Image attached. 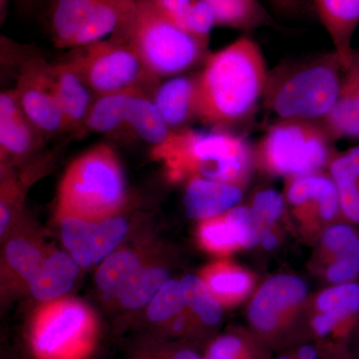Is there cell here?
<instances>
[{"label":"cell","mask_w":359,"mask_h":359,"mask_svg":"<svg viewBox=\"0 0 359 359\" xmlns=\"http://www.w3.org/2000/svg\"><path fill=\"white\" fill-rule=\"evenodd\" d=\"M212 6L217 23L252 29L269 25V16L259 0H205Z\"/></svg>","instance_id":"603a6c76"},{"label":"cell","mask_w":359,"mask_h":359,"mask_svg":"<svg viewBox=\"0 0 359 359\" xmlns=\"http://www.w3.org/2000/svg\"><path fill=\"white\" fill-rule=\"evenodd\" d=\"M276 7L287 13H295L301 8L304 0H271Z\"/></svg>","instance_id":"ee69618b"},{"label":"cell","mask_w":359,"mask_h":359,"mask_svg":"<svg viewBox=\"0 0 359 359\" xmlns=\"http://www.w3.org/2000/svg\"><path fill=\"white\" fill-rule=\"evenodd\" d=\"M129 359H169V346L157 337H148L132 349Z\"/></svg>","instance_id":"ab89813d"},{"label":"cell","mask_w":359,"mask_h":359,"mask_svg":"<svg viewBox=\"0 0 359 359\" xmlns=\"http://www.w3.org/2000/svg\"><path fill=\"white\" fill-rule=\"evenodd\" d=\"M128 230V222L122 217L112 216L100 221H91L90 236L93 264L102 263L114 252Z\"/></svg>","instance_id":"484cf974"},{"label":"cell","mask_w":359,"mask_h":359,"mask_svg":"<svg viewBox=\"0 0 359 359\" xmlns=\"http://www.w3.org/2000/svg\"><path fill=\"white\" fill-rule=\"evenodd\" d=\"M344 71L334 51L287 65L269 76L264 96L280 121L323 123L337 103Z\"/></svg>","instance_id":"7a4b0ae2"},{"label":"cell","mask_w":359,"mask_h":359,"mask_svg":"<svg viewBox=\"0 0 359 359\" xmlns=\"http://www.w3.org/2000/svg\"><path fill=\"white\" fill-rule=\"evenodd\" d=\"M306 287L299 278L278 276L264 283L250 304L252 325L264 332L273 330L283 311L304 299Z\"/></svg>","instance_id":"30bf717a"},{"label":"cell","mask_w":359,"mask_h":359,"mask_svg":"<svg viewBox=\"0 0 359 359\" xmlns=\"http://www.w3.org/2000/svg\"><path fill=\"white\" fill-rule=\"evenodd\" d=\"M216 23L212 6L205 0H195L187 11L180 28L204 41Z\"/></svg>","instance_id":"d6a6232c"},{"label":"cell","mask_w":359,"mask_h":359,"mask_svg":"<svg viewBox=\"0 0 359 359\" xmlns=\"http://www.w3.org/2000/svg\"><path fill=\"white\" fill-rule=\"evenodd\" d=\"M126 196L124 174L112 148L98 145L73 161L59 187L61 216L109 218Z\"/></svg>","instance_id":"277c9868"},{"label":"cell","mask_w":359,"mask_h":359,"mask_svg":"<svg viewBox=\"0 0 359 359\" xmlns=\"http://www.w3.org/2000/svg\"><path fill=\"white\" fill-rule=\"evenodd\" d=\"M299 355V359H316V351L313 347L306 346L302 347Z\"/></svg>","instance_id":"7dc6e473"},{"label":"cell","mask_w":359,"mask_h":359,"mask_svg":"<svg viewBox=\"0 0 359 359\" xmlns=\"http://www.w3.org/2000/svg\"><path fill=\"white\" fill-rule=\"evenodd\" d=\"M15 92L21 109L40 134L52 136L67 131L49 63L39 58L26 61L21 67Z\"/></svg>","instance_id":"ba28073f"},{"label":"cell","mask_w":359,"mask_h":359,"mask_svg":"<svg viewBox=\"0 0 359 359\" xmlns=\"http://www.w3.org/2000/svg\"><path fill=\"white\" fill-rule=\"evenodd\" d=\"M11 219V208L7 205L6 202L1 201V204H0V236L1 237H4V233H6Z\"/></svg>","instance_id":"f6af8a7d"},{"label":"cell","mask_w":359,"mask_h":359,"mask_svg":"<svg viewBox=\"0 0 359 359\" xmlns=\"http://www.w3.org/2000/svg\"><path fill=\"white\" fill-rule=\"evenodd\" d=\"M340 320L334 314L330 313H323L320 316H316L313 320V327L318 334L323 335L330 332L334 325Z\"/></svg>","instance_id":"7bdbcfd3"},{"label":"cell","mask_w":359,"mask_h":359,"mask_svg":"<svg viewBox=\"0 0 359 359\" xmlns=\"http://www.w3.org/2000/svg\"><path fill=\"white\" fill-rule=\"evenodd\" d=\"M283 208L282 196L276 191L266 190L257 194L250 212L259 226H268L282 215Z\"/></svg>","instance_id":"e575fe53"},{"label":"cell","mask_w":359,"mask_h":359,"mask_svg":"<svg viewBox=\"0 0 359 359\" xmlns=\"http://www.w3.org/2000/svg\"><path fill=\"white\" fill-rule=\"evenodd\" d=\"M201 238L204 244L212 250H228L237 245L245 247L244 233L228 217L204 224L201 230Z\"/></svg>","instance_id":"4dcf8cb0"},{"label":"cell","mask_w":359,"mask_h":359,"mask_svg":"<svg viewBox=\"0 0 359 359\" xmlns=\"http://www.w3.org/2000/svg\"><path fill=\"white\" fill-rule=\"evenodd\" d=\"M242 190L235 184L195 177L187 187L184 205L189 218H214L237 205Z\"/></svg>","instance_id":"9a60e30c"},{"label":"cell","mask_w":359,"mask_h":359,"mask_svg":"<svg viewBox=\"0 0 359 359\" xmlns=\"http://www.w3.org/2000/svg\"><path fill=\"white\" fill-rule=\"evenodd\" d=\"M207 285L219 297H237L248 292L250 280L242 271H218L209 276Z\"/></svg>","instance_id":"836d02e7"},{"label":"cell","mask_w":359,"mask_h":359,"mask_svg":"<svg viewBox=\"0 0 359 359\" xmlns=\"http://www.w3.org/2000/svg\"><path fill=\"white\" fill-rule=\"evenodd\" d=\"M318 306L323 313L334 314L342 320L359 311V285L344 283L325 290L318 299Z\"/></svg>","instance_id":"f546056e"},{"label":"cell","mask_w":359,"mask_h":359,"mask_svg":"<svg viewBox=\"0 0 359 359\" xmlns=\"http://www.w3.org/2000/svg\"><path fill=\"white\" fill-rule=\"evenodd\" d=\"M185 306L180 282L169 280L149 304L147 320L156 327L171 325L172 320L179 316Z\"/></svg>","instance_id":"83f0119b"},{"label":"cell","mask_w":359,"mask_h":359,"mask_svg":"<svg viewBox=\"0 0 359 359\" xmlns=\"http://www.w3.org/2000/svg\"><path fill=\"white\" fill-rule=\"evenodd\" d=\"M280 359H290V358H280Z\"/></svg>","instance_id":"c3c4849f"},{"label":"cell","mask_w":359,"mask_h":359,"mask_svg":"<svg viewBox=\"0 0 359 359\" xmlns=\"http://www.w3.org/2000/svg\"><path fill=\"white\" fill-rule=\"evenodd\" d=\"M330 174L335 185L359 178V146L351 149L332 161Z\"/></svg>","instance_id":"d590c367"},{"label":"cell","mask_w":359,"mask_h":359,"mask_svg":"<svg viewBox=\"0 0 359 359\" xmlns=\"http://www.w3.org/2000/svg\"><path fill=\"white\" fill-rule=\"evenodd\" d=\"M60 226L63 245L73 259L84 269L94 264L90 237L91 221L79 217L62 216Z\"/></svg>","instance_id":"4316f807"},{"label":"cell","mask_w":359,"mask_h":359,"mask_svg":"<svg viewBox=\"0 0 359 359\" xmlns=\"http://www.w3.org/2000/svg\"><path fill=\"white\" fill-rule=\"evenodd\" d=\"M6 257L11 269L26 283L37 273L45 259L39 248L25 238H14L9 241L6 245Z\"/></svg>","instance_id":"f1b7e54d"},{"label":"cell","mask_w":359,"mask_h":359,"mask_svg":"<svg viewBox=\"0 0 359 359\" xmlns=\"http://www.w3.org/2000/svg\"><path fill=\"white\" fill-rule=\"evenodd\" d=\"M153 101L170 129L182 126L197 116V78L180 76L167 80L158 88Z\"/></svg>","instance_id":"e0dca14e"},{"label":"cell","mask_w":359,"mask_h":359,"mask_svg":"<svg viewBox=\"0 0 359 359\" xmlns=\"http://www.w3.org/2000/svg\"><path fill=\"white\" fill-rule=\"evenodd\" d=\"M120 14L117 4L113 0H98L75 37L72 47L79 48L101 41L119 25Z\"/></svg>","instance_id":"d4e9b609"},{"label":"cell","mask_w":359,"mask_h":359,"mask_svg":"<svg viewBox=\"0 0 359 359\" xmlns=\"http://www.w3.org/2000/svg\"><path fill=\"white\" fill-rule=\"evenodd\" d=\"M359 275V248L337 257L328 269L327 276L332 283H346Z\"/></svg>","instance_id":"74e56055"},{"label":"cell","mask_w":359,"mask_h":359,"mask_svg":"<svg viewBox=\"0 0 359 359\" xmlns=\"http://www.w3.org/2000/svg\"><path fill=\"white\" fill-rule=\"evenodd\" d=\"M172 179L188 174L236 184L245 179L250 166V150L244 139L226 132L172 131L167 140L153 149Z\"/></svg>","instance_id":"3957f363"},{"label":"cell","mask_w":359,"mask_h":359,"mask_svg":"<svg viewBox=\"0 0 359 359\" xmlns=\"http://www.w3.org/2000/svg\"><path fill=\"white\" fill-rule=\"evenodd\" d=\"M194 1L195 0H159V13L180 27Z\"/></svg>","instance_id":"b9f144b4"},{"label":"cell","mask_w":359,"mask_h":359,"mask_svg":"<svg viewBox=\"0 0 359 359\" xmlns=\"http://www.w3.org/2000/svg\"><path fill=\"white\" fill-rule=\"evenodd\" d=\"M316 13L344 68L351 63L359 25V0H313Z\"/></svg>","instance_id":"8fae6325"},{"label":"cell","mask_w":359,"mask_h":359,"mask_svg":"<svg viewBox=\"0 0 359 359\" xmlns=\"http://www.w3.org/2000/svg\"><path fill=\"white\" fill-rule=\"evenodd\" d=\"M325 244L337 257L359 247V238L353 229L347 226H335L325 233Z\"/></svg>","instance_id":"8d00e7d4"},{"label":"cell","mask_w":359,"mask_h":359,"mask_svg":"<svg viewBox=\"0 0 359 359\" xmlns=\"http://www.w3.org/2000/svg\"><path fill=\"white\" fill-rule=\"evenodd\" d=\"M126 126L152 145L158 146L167 140L172 130L168 127L154 101L149 99L140 88L134 89L127 108Z\"/></svg>","instance_id":"ac0fdd59"},{"label":"cell","mask_w":359,"mask_h":359,"mask_svg":"<svg viewBox=\"0 0 359 359\" xmlns=\"http://www.w3.org/2000/svg\"><path fill=\"white\" fill-rule=\"evenodd\" d=\"M66 61L98 96L140 88V82L152 75L129 44L95 42L79 47Z\"/></svg>","instance_id":"52a82bcc"},{"label":"cell","mask_w":359,"mask_h":359,"mask_svg":"<svg viewBox=\"0 0 359 359\" xmlns=\"http://www.w3.org/2000/svg\"><path fill=\"white\" fill-rule=\"evenodd\" d=\"M98 0H58L52 15L54 39L61 47L73 41Z\"/></svg>","instance_id":"7402d4cb"},{"label":"cell","mask_w":359,"mask_h":359,"mask_svg":"<svg viewBox=\"0 0 359 359\" xmlns=\"http://www.w3.org/2000/svg\"><path fill=\"white\" fill-rule=\"evenodd\" d=\"M242 349V342L235 337H223L210 347L205 359H237Z\"/></svg>","instance_id":"60d3db41"},{"label":"cell","mask_w":359,"mask_h":359,"mask_svg":"<svg viewBox=\"0 0 359 359\" xmlns=\"http://www.w3.org/2000/svg\"><path fill=\"white\" fill-rule=\"evenodd\" d=\"M330 138H359V52L344 71L334 109L321 123Z\"/></svg>","instance_id":"5bb4252c"},{"label":"cell","mask_w":359,"mask_h":359,"mask_svg":"<svg viewBox=\"0 0 359 359\" xmlns=\"http://www.w3.org/2000/svg\"><path fill=\"white\" fill-rule=\"evenodd\" d=\"M143 268L140 257L128 250H115L97 271L95 283L101 294L117 299L133 276Z\"/></svg>","instance_id":"d6986e66"},{"label":"cell","mask_w":359,"mask_h":359,"mask_svg":"<svg viewBox=\"0 0 359 359\" xmlns=\"http://www.w3.org/2000/svg\"><path fill=\"white\" fill-rule=\"evenodd\" d=\"M131 45L152 75L178 74L202 55L204 41L180 28L160 13L140 14Z\"/></svg>","instance_id":"8992f818"},{"label":"cell","mask_w":359,"mask_h":359,"mask_svg":"<svg viewBox=\"0 0 359 359\" xmlns=\"http://www.w3.org/2000/svg\"><path fill=\"white\" fill-rule=\"evenodd\" d=\"M134 89L98 96L84 126L96 133H113L126 126L127 108Z\"/></svg>","instance_id":"ffe728a7"},{"label":"cell","mask_w":359,"mask_h":359,"mask_svg":"<svg viewBox=\"0 0 359 359\" xmlns=\"http://www.w3.org/2000/svg\"><path fill=\"white\" fill-rule=\"evenodd\" d=\"M337 188L334 180L316 175H306L299 177L287 191V198L290 202L294 205H302L309 201L316 199L323 200L325 196Z\"/></svg>","instance_id":"1f68e13d"},{"label":"cell","mask_w":359,"mask_h":359,"mask_svg":"<svg viewBox=\"0 0 359 359\" xmlns=\"http://www.w3.org/2000/svg\"><path fill=\"white\" fill-rule=\"evenodd\" d=\"M79 268L67 252H52L45 257L37 273L27 283L30 294L39 302H55L72 290Z\"/></svg>","instance_id":"2e32d148"},{"label":"cell","mask_w":359,"mask_h":359,"mask_svg":"<svg viewBox=\"0 0 359 359\" xmlns=\"http://www.w3.org/2000/svg\"><path fill=\"white\" fill-rule=\"evenodd\" d=\"M39 131L21 109L15 90L0 95V150L1 158H21L36 144Z\"/></svg>","instance_id":"7c38bea8"},{"label":"cell","mask_w":359,"mask_h":359,"mask_svg":"<svg viewBox=\"0 0 359 359\" xmlns=\"http://www.w3.org/2000/svg\"><path fill=\"white\" fill-rule=\"evenodd\" d=\"M337 187L342 211L349 219L359 222V178Z\"/></svg>","instance_id":"f35d334b"},{"label":"cell","mask_w":359,"mask_h":359,"mask_svg":"<svg viewBox=\"0 0 359 359\" xmlns=\"http://www.w3.org/2000/svg\"><path fill=\"white\" fill-rule=\"evenodd\" d=\"M180 285L186 306L192 309L203 323L212 327L221 320L223 314L221 304L204 280L188 275L182 278Z\"/></svg>","instance_id":"cb8c5ba5"},{"label":"cell","mask_w":359,"mask_h":359,"mask_svg":"<svg viewBox=\"0 0 359 359\" xmlns=\"http://www.w3.org/2000/svg\"><path fill=\"white\" fill-rule=\"evenodd\" d=\"M259 242H262L264 247L268 250L273 249L276 245V238L275 236H273L271 231L266 230V229H264V230L262 231L261 241H259Z\"/></svg>","instance_id":"bcb514c9"},{"label":"cell","mask_w":359,"mask_h":359,"mask_svg":"<svg viewBox=\"0 0 359 359\" xmlns=\"http://www.w3.org/2000/svg\"><path fill=\"white\" fill-rule=\"evenodd\" d=\"M49 71L67 129L84 126L94 103L92 90L67 61L49 63Z\"/></svg>","instance_id":"4fadbf2b"},{"label":"cell","mask_w":359,"mask_h":359,"mask_svg":"<svg viewBox=\"0 0 359 359\" xmlns=\"http://www.w3.org/2000/svg\"><path fill=\"white\" fill-rule=\"evenodd\" d=\"M330 138L321 123L283 120L264 135L261 153L275 173L306 176L327 162Z\"/></svg>","instance_id":"5b68a950"},{"label":"cell","mask_w":359,"mask_h":359,"mask_svg":"<svg viewBox=\"0 0 359 359\" xmlns=\"http://www.w3.org/2000/svg\"><path fill=\"white\" fill-rule=\"evenodd\" d=\"M91 316L83 304L56 302L44 309L35 330V349L45 356L56 354L84 334Z\"/></svg>","instance_id":"9c48e42d"},{"label":"cell","mask_w":359,"mask_h":359,"mask_svg":"<svg viewBox=\"0 0 359 359\" xmlns=\"http://www.w3.org/2000/svg\"><path fill=\"white\" fill-rule=\"evenodd\" d=\"M169 280L166 269L157 266H143L118 295L117 299L127 311L148 306L161 287Z\"/></svg>","instance_id":"44dd1931"},{"label":"cell","mask_w":359,"mask_h":359,"mask_svg":"<svg viewBox=\"0 0 359 359\" xmlns=\"http://www.w3.org/2000/svg\"><path fill=\"white\" fill-rule=\"evenodd\" d=\"M269 74L261 48L242 37L208 59L197 77V117L224 126L245 119L266 91Z\"/></svg>","instance_id":"6da1fadb"}]
</instances>
